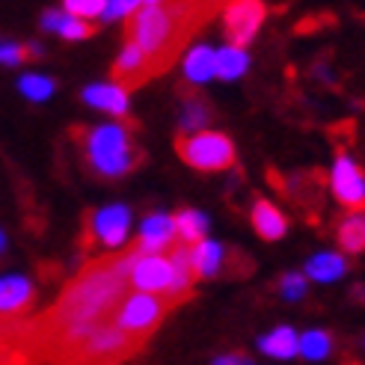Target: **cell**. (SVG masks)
Returning a JSON list of instances; mask_svg holds the SVG:
<instances>
[{
    "mask_svg": "<svg viewBox=\"0 0 365 365\" xmlns=\"http://www.w3.org/2000/svg\"><path fill=\"white\" fill-rule=\"evenodd\" d=\"M309 277L318 279V282H333L339 277H344V270H348V262L341 259L336 252H318L312 262H309Z\"/></svg>",
    "mask_w": 365,
    "mask_h": 365,
    "instance_id": "7402d4cb",
    "label": "cell"
},
{
    "mask_svg": "<svg viewBox=\"0 0 365 365\" xmlns=\"http://www.w3.org/2000/svg\"><path fill=\"white\" fill-rule=\"evenodd\" d=\"M175 241V226H173V217L167 214H152L145 217L143 226H140V238L134 244V250L140 255H160L163 250H170Z\"/></svg>",
    "mask_w": 365,
    "mask_h": 365,
    "instance_id": "30bf717a",
    "label": "cell"
},
{
    "mask_svg": "<svg viewBox=\"0 0 365 365\" xmlns=\"http://www.w3.org/2000/svg\"><path fill=\"white\" fill-rule=\"evenodd\" d=\"M137 9V4H122V0H119V4H104V18H107V21H116V18H122V15H131Z\"/></svg>",
    "mask_w": 365,
    "mask_h": 365,
    "instance_id": "f546056e",
    "label": "cell"
},
{
    "mask_svg": "<svg viewBox=\"0 0 365 365\" xmlns=\"http://www.w3.org/2000/svg\"><path fill=\"white\" fill-rule=\"evenodd\" d=\"M131 226V211L125 205H107L98 211H89L86 217V244L101 247H122Z\"/></svg>",
    "mask_w": 365,
    "mask_h": 365,
    "instance_id": "8992f818",
    "label": "cell"
},
{
    "mask_svg": "<svg viewBox=\"0 0 365 365\" xmlns=\"http://www.w3.org/2000/svg\"><path fill=\"white\" fill-rule=\"evenodd\" d=\"M250 60H247V53L238 51V48H223V51H214V75H220L223 81H235V78H241L244 71H247Z\"/></svg>",
    "mask_w": 365,
    "mask_h": 365,
    "instance_id": "44dd1931",
    "label": "cell"
},
{
    "mask_svg": "<svg viewBox=\"0 0 365 365\" xmlns=\"http://www.w3.org/2000/svg\"><path fill=\"white\" fill-rule=\"evenodd\" d=\"M211 122V110L202 98H190L185 104V116H181V128H185V134H196L199 128H205Z\"/></svg>",
    "mask_w": 365,
    "mask_h": 365,
    "instance_id": "d4e9b609",
    "label": "cell"
},
{
    "mask_svg": "<svg viewBox=\"0 0 365 365\" xmlns=\"http://www.w3.org/2000/svg\"><path fill=\"white\" fill-rule=\"evenodd\" d=\"M30 53H39V45H15V42H0V63L18 66L30 60Z\"/></svg>",
    "mask_w": 365,
    "mask_h": 365,
    "instance_id": "83f0119b",
    "label": "cell"
},
{
    "mask_svg": "<svg viewBox=\"0 0 365 365\" xmlns=\"http://www.w3.org/2000/svg\"><path fill=\"white\" fill-rule=\"evenodd\" d=\"M42 27L45 30H53V33H60L63 39H89V36L96 33V27L89 24V21H81V18H71L66 12H48L42 18Z\"/></svg>",
    "mask_w": 365,
    "mask_h": 365,
    "instance_id": "ac0fdd59",
    "label": "cell"
},
{
    "mask_svg": "<svg viewBox=\"0 0 365 365\" xmlns=\"http://www.w3.org/2000/svg\"><path fill=\"white\" fill-rule=\"evenodd\" d=\"M36 291L27 277H4L0 279V318H15L27 312Z\"/></svg>",
    "mask_w": 365,
    "mask_h": 365,
    "instance_id": "5bb4252c",
    "label": "cell"
},
{
    "mask_svg": "<svg viewBox=\"0 0 365 365\" xmlns=\"http://www.w3.org/2000/svg\"><path fill=\"white\" fill-rule=\"evenodd\" d=\"M170 279H173L170 259H163V255H140L131 267L128 285H134L140 294H163L170 288Z\"/></svg>",
    "mask_w": 365,
    "mask_h": 365,
    "instance_id": "ba28073f",
    "label": "cell"
},
{
    "mask_svg": "<svg viewBox=\"0 0 365 365\" xmlns=\"http://www.w3.org/2000/svg\"><path fill=\"white\" fill-rule=\"evenodd\" d=\"M63 12L71 18H81V21H89V18H98L104 12V4L101 0H68Z\"/></svg>",
    "mask_w": 365,
    "mask_h": 365,
    "instance_id": "4316f807",
    "label": "cell"
},
{
    "mask_svg": "<svg viewBox=\"0 0 365 365\" xmlns=\"http://www.w3.org/2000/svg\"><path fill=\"white\" fill-rule=\"evenodd\" d=\"M113 81H116L113 86L125 89V93L128 89H134V86H140V83H145V81H152V68H149V63H145V57L140 53L137 45L125 42L119 60L113 66Z\"/></svg>",
    "mask_w": 365,
    "mask_h": 365,
    "instance_id": "8fae6325",
    "label": "cell"
},
{
    "mask_svg": "<svg viewBox=\"0 0 365 365\" xmlns=\"http://www.w3.org/2000/svg\"><path fill=\"white\" fill-rule=\"evenodd\" d=\"M137 348L140 341L125 336L113 321H104L57 365H119L122 359L137 354Z\"/></svg>",
    "mask_w": 365,
    "mask_h": 365,
    "instance_id": "3957f363",
    "label": "cell"
},
{
    "mask_svg": "<svg viewBox=\"0 0 365 365\" xmlns=\"http://www.w3.org/2000/svg\"><path fill=\"white\" fill-rule=\"evenodd\" d=\"M167 303H163V297L158 294H140V291H134V294H128L119 306H116V318L113 324L119 327V330L125 336H131L134 341H145V336H149L155 327L160 324V318L167 315Z\"/></svg>",
    "mask_w": 365,
    "mask_h": 365,
    "instance_id": "5b68a950",
    "label": "cell"
},
{
    "mask_svg": "<svg viewBox=\"0 0 365 365\" xmlns=\"http://www.w3.org/2000/svg\"><path fill=\"white\" fill-rule=\"evenodd\" d=\"M21 93L33 101H45L53 93V81L39 78V75H27V78H21Z\"/></svg>",
    "mask_w": 365,
    "mask_h": 365,
    "instance_id": "484cf974",
    "label": "cell"
},
{
    "mask_svg": "<svg viewBox=\"0 0 365 365\" xmlns=\"http://www.w3.org/2000/svg\"><path fill=\"white\" fill-rule=\"evenodd\" d=\"M214 15L205 4H137L125 21V42L140 48L152 68V78L163 75L187 45L190 33Z\"/></svg>",
    "mask_w": 365,
    "mask_h": 365,
    "instance_id": "6da1fadb",
    "label": "cell"
},
{
    "mask_svg": "<svg viewBox=\"0 0 365 365\" xmlns=\"http://www.w3.org/2000/svg\"><path fill=\"white\" fill-rule=\"evenodd\" d=\"M4 247H6V238H4V232H0V252H4Z\"/></svg>",
    "mask_w": 365,
    "mask_h": 365,
    "instance_id": "1f68e13d",
    "label": "cell"
},
{
    "mask_svg": "<svg viewBox=\"0 0 365 365\" xmlns=\"http://www.w3.org/2000/svg\"><path fill=\"white\" fill-rule=\"evenodd\" d=\"M279 291L288 300H300L306 294V277H300V273H288V277L279 279Z\"/></svg>",
    "mask_w": 365,
    "mask_h": 365,
    "instance_id": "f1b7e54d",
    "label": "cell"
},
{
    "mask_svg": "<svg viewBox=\"0 0 365 365\" xmlns=\"http://www.w3.org/2000/svg\"><path fill=\"white\" fill-rule=\"evenodd\" d=\"M264 15H267L264 4H252V0L229 4L226 12H223V27H226V36H229L232 48L244 51V45H250L252 36H255V30L262 27Z\"/></svg>",
    "mask_w": 365,
    "mask_h": 365,
    "instance_id": "52a82bcc",
    "label": "cell"
},
{
    "mask_svg": "<svg viewBox=\"0 0 365 365\" xmlns=\"http://www.w3.org/2000/svg\"><path fill=\"white\" fill-rule=\"evenodd\" d=\"M214 365H252V359L244 354H226L220 359H214Z\"/></svg>",
    "mask_w": 365,
    "mask_h": 365,
    "instance_id": "4dcf8cb0",
    "label": "cell"
},
{
    "mask_svg": "<svg viewBox=\"0 0 365 365\" xmlns=\"http://www.w3.org/2000/svg\"><path fill=\"white\" fill-rule=\"evenodd\" d=\"M297 333L291 330V327H277L273 333H267L262 339V351L273 359H291L297 354Z\"/></svg>",
    "mask_w": 365,
    "mask_h": 365,
    "instance_id": "ffe728a7",
    "label": "cell"
},
{
    "mask_svg": "<svg viewBox=\"0 0 365 365\" xmlns=\"http://www.w3.org/2000/svg\"><path fill=\"white\" fill-rule=\"evenodd\" d=\"M71 137L78 140L86 167L96 175L119 178V175H128L143 163V149L137 145L131 128H125V125L75 128Z\"/></svg>",
    "mask_w": 365,
    "mask_h": 365,
    "instance_id": "7a4b0ae2",
    "label": "cell"
},
{
    "mask_svg": "<svg viewBox=\"0 0 365 365\" xmlns=\"http://www.w3.org/2000/svg\"><path fill=\"white\" fill-rule=\"evenodd\" d=\"M170 267H173V279L170 288L163 291V303L173 306L178 300H187L193 291V270H190V247L175 244L170 255Z\"/></svg>",
    "mask_w": 365,
    "mask_h": 365,
    "instance_id": "7c38bea8",
    "label": "cell"
},
{
    "mask_svg": "<svg viewBox=\"0 0 365 365\" xmlns=\"http://www.w3.org/2000/svg\"><path fill=\"white\" fill-rule=\"evenodd\" d=\"M175 152L187 167L199 173H220L235 163V143L220 131H196V134H178Z\"/></svg>",
    "mask_w": 365,
    "mask_h": 365,
    "instance_id": "277c9868",
    "label": "cell"
},
{
    "mask_svg": "<svg viewBox=\"0 0 365 365\" xmlns=\"http://www.w3.org/2000/svg\"><path fill=\"white\" fill-rule=\"evenodd\" d=\"M185 78L190 83H205L214 78V51L208 45H196L185 57Z\"/></svg>",
    "mask_w": 365,
    "mask_h": 365,
    "instance_id": "d6986e66",
    "label": "cell"
},
{
    "mask_svg": "<svg viewBox=\"0 0 365 365\" xmlns=\"http://www.w3.org/2000/svg\"><path fill=\"white\" fill-rule=\"evenodd\" d=\"M339 244L348 250V252H362V244H365V223H362V214H351L348 220L339 226Z\"/></svg>",
    "mask_w": 365,
    "mask_h": 365,
    "instance_id": "cb8c5ba5",
    "label": "cell"
},
{
    "mask_svg": "<svg viewBox=\"0 0 365 365\" xmlns=\"http://www.w3.org/2000/svg\"><path fill=\"white\" fill-rule=\"evenodd\" d=\"M232 259V252L223 244L214 241H199L196 247H190V270L193 279H211L217 273H223L226 264Z\"/></svg>",
    "mask_w": 365,
    "mask_h": 365,
    "instance_id": "4fadbf2b",
    "label": "cell"
},
{
    "mask_svg": "<svg viewBox=\"0 0 365 365\" xmlns=\"http://www.w3.org/2000/svg\"><path fill=\"white\" fill-rule=\"evenodd\" d=\"M83 101L98 107V110L110 113V116H128V93L113 83H98V86H86L83 89Z\"/></svg>",
    "mask_w": 365,
    "mask_h": 365,
    "instance_id": "9a60e30c",
    "label": "cell"
},
{
    "mask_svg": "<svg viewBox=\"0 0 365 365\" xmlns=\"http://www.w3.org/2000/svg\"><path fill=\"white\" fill-rule=\"evenodd\" d=\"M252 226H255V232H259L264 241H279L285 235V229H288V220H285V214L273 202L259 199V202L252 205Z\"/></svg>",
    "mask_w": 365,
    "mask_h": 365,
    "instance_id": "2e32d148",
    "label": "cell"
},
{
    "mask_svg": "<svg viewBox=\"0 0 365 365\" xmlns=\"http://www.w3.org/2000/svg\"><path fill=\"white\" fill-rule=\"evenodd\" d=\"M297 351L306 356V359H324L327 354L333 351V336L327 330H312L306 333L300 341H297Z\"/></svg>",
    "mask_w": 365,
    "mask_h": 365,
    "instance_id": "603a6c76",
    "label": "cell"
},
{
    "mask_svg": "<svg viewBox=\"0 0 365 365\" xmlns=\"http://www.w3.org/2000/svg\"><path fill=\"white\" fill-rule=\"evenodd\" d=\"M333 193L341 199V205H348L354 211H362L365 202V185H362V170L348 158L339 155L333 167Z\"/></svg>",
    "mask_w": 365,
    "mask_h": 365,
    "instance_id": "9c48e42d",
    "label": "cell"
},
{
    "mask_svg": "<svg viewBox=\"0 0 365 365\" xmlns=\"http://www.w3.org/2000/svg\"><path fill=\"white\" fill-rule=\"evenodd\" d=\"M173 226H175V235L181 238V244H185V247H196L199 241H205V232H208L205 214H199L193 208H181L173 217Z\"/></svg>",
    "mask_w": 365,
    "mask_h": 365,
    "instance_id": "e0dca14e",
    "label": "cell"
}]
</instances>
